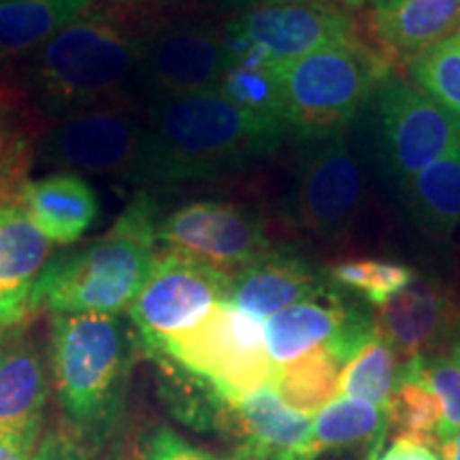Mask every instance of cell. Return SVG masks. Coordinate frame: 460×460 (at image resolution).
Wrapping results in <instances>:
<instances>
[{
  "mask_svg": "<svg viewBox=\"0 0 460 460\" xmlns=\"http://www.w3.org/2000/svg\"><path fill=\"white\" fill-rule=\"evenodd\" d=\"M146 101L132 94L101 102L45 128L37 160L60 172L119 177L135 183L139 171Z\"/></svg>",
  "mask_w": 460,
  "mask_h": 460,
  "instance_id": "obj_7",
  "label": "cell"
},
{
  "mask_svg": "<svg viewBox=\"0 0 460 460\" xmlns=\"http://www.w3.org/2000/svg\"><path fill=\"white\" fill-rule=\"evenodd\" d=\"M439 454L444 460H460V430L439 444Z\"/></svg>",
  "mask_w": 460,
  "mask_h": 460,
  "instance_id": "obj_38",
  "label": "cell"
},
{
  "mask_svg": "<svg viewBox=\"0 0 460 460\" xmlns=\"http://www.w3.org/2000/svg\"><path fill=\"white\" fill-rule=\"evenodd\" d=\"M312 418L286 405L273 386L228 402L220 429L237 435L273 460H315Z\"/></svg>",
  "mask_w": 460,
  "mask_h": 460,
  "instance_id": "obj_16",
  "label": "cell"
},
{
  "mask_svg": "<svg viewBox=\"0 0 460 460\" xmlns=\"http://www.w3.org/2000/svg\"><path fill=\"white\" fill-rule=\"evenodd\" d=\"M224 460H273V458H269L267 454H262L261 450H256V447H252V446H247V444H241L237 450H234L228 458H224Z\"/></svg>",
  "mask_w": 460,
  "mask_h": 460,
  "instance_id": "obj_39",
  "label": "cell"
},
{
  "mask_svg": "<svg viewBox=\"0 0 460 460\" xmlns=\"http://www.w3.org/2000/svg\"><path fill=\"white\" fill-rule=\"evenodd\" d=\"M137 460H217L214 454L188 444L171 429H156L143 441Z\"/></svg>",
  "mask_w": 460,
  "mask_h": 460,
  "instance_id": "obj_33",
  "label": "cell"
},
{
  "mask_svg": "<svg viewBox=\"0 0 460 460\" xmlns=\"http://www.w3.org/2000/svg\"><path fill=\"white\" fill-rule=\"evenodd\" d=\"M373 320L402 362L446 352L460 326V295L439 279L416 278L376 307Z\"/></svg>",
  "mask_w": 460,
  "mask_h": 460,
  "instance_id": "obj_14",
  "label": "cell"
},
{
  "mask_svg": "<svg viewBox=\"0 0 460 460\" xmlns=\"http://www.w3.org/2000/svg\"><path fill=\"white\" fill-rule=\"evenodd\" d=\"M54 245L20 205L0 209V332L31 318V295Z\"/></svg>",
  "mask_w": 460,
  "mask_h": 460,
  "instance_id": "obj_19",
  "label": "cell"
},
{
  "mask_svg": "<svg viewBox=\"0 0 460 460\" xmlns=\"http://www.w3.org/2000/svg\"><path fill=\"white\" fill-rule=\"evenodd\" d=\"M371 7L358 34L393 71L460 31V0H386Z\"/></svg>",
  "mask_w": 460,
  "mask_h": 460,
  "instance_id": "obj_15",
  "label": "cell"
},
{
  "mask_svg": "<svg viewBox=\"0 0 460 460\" xmlns=\"http://www.w3.org/2000/svg\"><path fill=\"white\" fill-rule=\"evenodd\" d=\"M401 199L411 220L433 237L460 230V146L427 169L399 181Z\"/></svg>",
  "mask_w": 460,
  "mask_h": 460,
  "instance_id": "obj_24",
  "label": "cell"
},
{
  "mask_svg": "<svg viewBox=\"0 0 460 460\" xmlns=\"http://www.w3.org/2000/svg\"><path fill=\"white\" fill-rule=\"evenodd\" d=\"M418 371L441 405L439 444L460 430V369L446 352L418 356Z\"/></svg>",
  "mask_w": 460,
  "mask_h": 460,
  "instance_id": "obj_32",
  "label": "cell"
},
{
  "mask_svg": "<svg viewBox=\"0 0 460 460\" xmlns=\"http://www.w3.org/2000/svg\"><path fill=\"white\" fill-rule=\"evenodd\" d=\"M320 3H326V4H332V7H339V9H360L365 7L369 0H320Z\"/></svg>",
  "mask_w": 460,
  "mask_h": 460,
  "instance_id": "obj_40",
  "label": "cell"
},
{
  "mask_svg": "<svg viewBox=\"0 0 460 460\" xmlns=\"http://www.w3.org/2000/svg\"><path fill=\"white\" fill-rule=\"evenodd\" d=\"M48 122L15 79L0 77V209L17 205Z\"/></svg>",
  "mask_w": 460,
  "mask_h": 460,
  "instance_id": "obj_22",
  "label": "cell"
},
{
  "mask_svg": "<svg viewBox=\"0 0 460 460\" xmlns=\"http://www.w3.org/2000/svg\"><path fill=\"white\" fill-rule=\"evenodd\" d=\"M94 0H0V65L24 60L68 24L90 13Z\"/></svg>",
  "mask_w": 460,
  "mask_h": 460,
  "instance_id": "obj_23",
  "label": "cell"
},
{
  "mask_svg": "<svg viewBox=\"0 0 460 460\" xmlns=\"http://www.w3.org/2000/svg\"><path fill=\"white\" fill-rule=\"evenodd\" d=\"M139 60L141 28L111 11H90L24 58L17 82L49 126L137 94Z\"/></svg>",
  "mask_w": 460,
  "mask_h": 460,
  "instance_id": "obj_2",
  "label": "cell"
},
{
  "mask_svg": "<svg viewBox=\"0 0 460 460\" xmlns=\"http://www.w3.org/2000/svg\"><path fill=\"white\" fill-rule=\"evenodd\" d=\"M388 433V413L349 396H335L312 418V446L315 454L337 447L379 444Z\"/></svg>",
  "mask_w": 460,
  "mask_h": 460,
  "instance_id": "obj_26",
  "label": "cell"
},
{
  "mask_svg": "<svg viewBox=\"0 0 460 460\" xmlns=\"http://www.w3.org/2000/svg\"><path fill=\"white\" fill-rule=\"evenodd\" d=\"M401 358L382 337L376 335L339 373L337 396L360 399L386 410L393 394Z\"/></svg>",
  "mask_w": 460,
  "mask_h": 460,
  "instance_id": "obj_29",
  "label": "cell"
},
{
  "mask_svg": "<svg viewBox=\"0 0 460 460\" xmlns=\"http://www.w3.org/2000/svg\"><path fill=\"white\" fill-rule=\"evenodd\" d=\"M32 460H88L84 441L68 429L54 427L39 439Z\"/></svg>",
  "mask_w": 460,
  "mask_h": 460,
  "instance_id": "obj_34",
  "label": "cell"
},
{
  "mask_svg": "<svg viewBox=\"0 0 460 460\" xmlns=\"http://www.w3.org/2000/svg\"><path fill=\"white\" fill-rule=\"evenodd\" d=\"M49 365L68 430L84 446H101L122 410L135 358V337L119 315H51Z\"/></svg>",
  "mask_w": 460,
  "mask_h": 460,
  "instance_id": "obj_4",
  "label": "cell"
},
{
  "mask_svg": "<svg viewBox=\"0 0 460 460\" xmlns=\"http://www.w3.org/2000/svg\"><path fill=\"white\" fill-rule=\"evenodd\" d=\"M48 399V360L26 322L0 332V437L41 427Z\"/></svg>",
  "mask_w": 460,
  "mask_h": 460,
  "instance_id": "obj_17",
  "label": "cell"
},
{
  "mask_svg": "<svg viewBox=\"0 0 460 460\" xmlns=\"http://www.w3.org/2000/svg\"><path fill=\"white\" fill-rule=\"evenodd\" d=\"M394 73L356 32L281 66L286 126L298 139L322 141L343 135L369 105L379 82Z\"/></svg>",
  "mask_w": 460,
  "mask_h": 460,
  "instance_id": "obj_5",
  "label": "cell"
},
{
  "mask_svg": "<svg viewBox=\"0 0 460 460\" xmlns=\"http://www.w3.org/2000/svg\"><path fill=\"white\" fill-rule=\"evenodd\" d=\"M388 430L413 435L439 447L441 405L418 371V360L401 362L388 407Z\"/></svg>",
  "mask_w": 460,
  "mask_h": 460,
  "instance_id": "obj_28",
  "label": "cell"
},
{
  "mask_svg": "<svg viewBox=\"0 0 460 460\" xmlns=\"http://www.w3.org/2000/svg\"><path fill=\"white\" fill-rule=\"evenodd\" d=\"M158 216L152 192H141L102 237L49 258L32 286L31 315L128 309L152 271Z\"/></svg>",
  "mask_w": 460,
  "mask_h": 460,
  "instance_id": "obj_3",
  "label": "cell"
},
{
  "mask_svg": "<svg viewBox=\"0 0 460 460\" xmlns=\"http://www.w3.org/2000/svg\"><path fill=\"white\" fill-rule=\"evenodd\" d=\"M230 278L197 258L169 250L156 252L152 271L128 307L141 349L197 326L216 305L228 303Z\"/></svg>",
  "mask_w": 460,
  "mask_h": 460,
  "instance_id": "obj_9",
  "label": "cell"
},
{
  "mask_svg": "<svg viewBox=\"0 0 460 460\" xmlns=\"http://www.w3.org/2000/svg\"><path fill=\"white\" fill-rule=\"evenodd\" d=\"M126 3H137V0H126Z\"/></svg>",
  "mask_w": 460,
  "mask_h": 460,
  "instance_id": "obj_42",
  "label": "cell"
},
{
  "mask_svg": "<svg viewBox=\"0 0 460 460\" xmlns=\"http://www.w3.org/2000/svg\"><path fill=\"white\" fill-rule=\"evenodd\" d=\"M156 241L234 278L273 250L262 217L233 200H194L163 217Z\"/></svg>",
  "mask_w": 460,
  "mask_h": 460,
  "instance_id": "obj_11",
  "label": "cell"
},
{
  "mask_svg": "<svg viewBox=\"0 0 460 460\" xmlns=\"http://www.w3.org/2000/svg\"><path fill=\"white\" fill-rule=\"evenodd\" d=\"M296 163L292 214L318 239H339L358 220L365 172L345 135L309 141Z\"/></svg>",
  "mask_w": 460,
  "mask_h": 460,
  "instance_id": "obj_12",
  "label": "cell"
},
{
  "mask_svg": "<svg viewBox=\"0 0 460 460\" xmlns=\"http://www.w3.org/2000/svg\"><path fill=\"white\" fill-rule=\"evenodd\" d=\"M343 365L326 345L312 349L301 358L278 367L273 388L292 410L314 416L337 396L339 373Z\"/></svg>",
  "mask_w": 460,
  "mask_h": 460,
  "instance_id": "obj_27",
  "label": "cell"
},
{
  "mask_svg": "<svg viewBox=\"0 0 460 460\" xmlns=\"http://www.w3.org/2000/svg\"><path fill=\"white\" fill-rule=\"evenodd\" d=\"M199 3L207 4V7H214L220 11H234V15L241 13V11L254 7V4L262 3V0H199Z\"/></svg>",
  "mask_w": 460,
  "mask_h": 460,
  "instance_id": "obj_37",
  "label": "cell"
},
{
  "mask_svg": "<svg viewBox=\"0 0 460 460\" xmlns=\"http://www.w3.org/2000/svg\"><path fill=\"white\" fill-rule=\"evenodd\" d=\"M17 205L58 245H71L82 239L101 214L99 192L77 172H54L41 180H28Z\"/></svg>",
  "mask_w": 460,
  "mask_h": 460,
  "instance_id": "obj_20",
  "label": "cell"
},
{
  "mask_svg": "<svg viewBox=\"0 0 460 460\" xmlns=\"http://www.w3.org/2000/svg\"><path fill=\"white\" fill-rule=\"evenodd\" d=\"M39 435H41V427L0 437V460H32L39 439H41Z\"/></svg>",
  "mask_w": 460,
  "mask_h": 460,
  "instance_id": "obj_36",
  "label": "cell"
},
{
  "mask_svg": "<svg viewBox=\"0 0 460 460\" xmlns=\"http://www.w3.org/2000/svg\"><path fill=\"white\" fill-rule=\"evenodd\" d=\"M411 84L460 118V31L407 65Z\"/></svg>",
  "mask_w": 460,
  "mask_h": 460,
  "instance_id": "obj_31",
  "label": "cell"
},
{
  "mask_svg": "<svg viewBox=\"0 0 460 460\" xmlns=\"http://www.w3.org/2000/svg\"><path fill=\"white\" fill-rule=\"evenodd\" d=\"M149 354H164L203 379L226 402L273 386L278 365L264 343V322L220 303L192 329L164 339Z\"/></svg>",
  "mask_w": 460,
  "mask_h": 460,
  "instance_id": "obj_6",
  "label": "cell"
},
{
  "mask_svg": "<svg viewBox=\"0 0 460 460\" xmlns=\"http://www.w3.org/2000/svg\"><path fill=\"white\" fill-rule=\"evenodd\" d=\"M217 90L245 111L286 126L281 66L275 65L262 49L245 43L243 51L228 62Z\"/></svg>",
  "mask_w": 460,
  "mask_h": 460,
  "instance_id": "obj_25",
  "label": "cell"
},
{
  "mask_svg": "<svg viewBox=\"0 0 460 460\" xmlns=\"http://www.w3.org/2000/svg\"><path fill=\"white\" fill-rule=\"evenodd\" d=\"M329 288L305 258L273 250L230 278L228 303L256 320H269L281 309L322 295Z\"/></svg>",
  "mask_w": 460,
  "mask_h": 460,
  "instance_id": "obj_18",
  "label": "cell"
},
{
  "mask_svg": "<svg viewBox=\"0 0 460 460\" xmlns=\"http://www.w3.org/2000/svg\"><path fill=\"white\" fill-rule=\"evenodd\" d=\"M376 135L384 171L396 181L427 169L460 146V118L402 79L399 71L377 85Z\"/></svg>",
  "mask_w": 460,
  "mask_h": 460,
  "instance_id": "obj_8",
  "label": "cell"
},
{
  "mask_svg": "<svg viewBox=\"0 0 460 460\" xmlns=\"http://www.w3.org/2000/svg\"><path fill=\"white\" fill-rule=\"evenodd\" d=\"M358 305H348L329 284L318 296L281 309L264 320V343L275 365L296 360L320 345H329Z\"/></svg>",
  "mask_w": 460,
  "mask_h": 460,
  "instance_id": "obj_21",
  "label": "cell"
},
{
  "mask_svg": "<svg viewBox=\"0 0 460 460\" xmlns=\"http://www.w3.org/2000/svg\"><path fill=\"white\" fill-rule=\"evenodd\" d=\"M224 32L262 49L278 66L356 37L348 11L320 0H262L233 15Z\"/></svg>",
  "mask_w": 460,
  "mask_h": 460,
  "instance_id": "obj_13",
  "label": "cell"
},
{
  "mask_svg": "<svg viewBox=\"0 0 460 460\" xmlns=\"http://www.w3.org/2000/svg\"><path fill=\"white\" fill-rule=\"evenodd\" d=\"M377 460H444L439 447L413 435H396L386 450L377 454Z\"/></svg>",
  "mask_w": 460,
  "mask_h": 460,
  "instance_id": "obj_35",
  "label": "cell"
},
{
  "mask_svg": "<svg viewBox=\"0 0 460 460\" xmlns=\"http://www.w3.org/2000/svg\"><path fill=\"white\" fill-rule=\"evenodd\" d=\"M288 128L245 111L220 90L146 101L135 183L172 186L239 171L281 146Z\"/></svg>",
  "mask_w": 460,
  "mask_h": 460,
  "instance_id": "obj_1",
  "label": "cell"
},
{
  "mask_svg": "<svg viewBox=\"0 0 460 460\" xmlns=\"http://www.w3.org/2000/svg\"><path fill=\"white\" fill-rule=\"evenodd\" d=\"M371 3H386V0H371Z\"/></svg>",
  "mask_w": 460,
  "mask_h": 460,
  "instance_id": "obj_41",
  "label": "cell"
},
{
  "mask_svg": "<svg viewBox=\"0 0 460 460\" xmlns=\"http://www.w3.org/2000/svg\"><path fill=\"white\" fill-rule=\"evenodd\" d=\"M228 68L224 28L205 20L141 26L137 94L143 101L220 88Z\"/></svg>",
  "mask_w": 460,
  "mask_h": 460,
  "instance_id": "obj_10",
  "label": "cell"
},
{
  "mask_svg": "<svg viewBox=\"0 0 460 460\" xmlns=\"http://www.w3.org/2000/svg\"><path fill=\"white\" fill-rule=\"evenodd\" d=\"M418 273L411 267L379 258H349L331 264L329 279L332 286L348 288L365 298L373 307H382L396 292L410 286Z\"/></svg>",
  "mask_w": 460,
  "mask_h": 460,
  "instance_id": "obj_30",
  "label": "cell"
}]
</instances>
